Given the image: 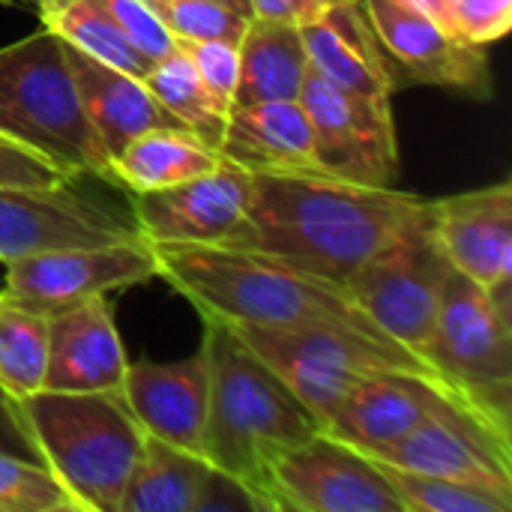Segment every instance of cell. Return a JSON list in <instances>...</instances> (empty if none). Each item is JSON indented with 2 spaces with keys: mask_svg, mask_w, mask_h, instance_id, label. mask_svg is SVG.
Wrapping results in <instances>:
<instances>
[{
  "mask_svg": "<svg viewBox=\"0 0 512 512\" xmlns=\"http://www.w3.org/2000/svg\"><path fill=\"white\" fill-rule=\"evenodd\" d=\"M219 156L249 174H321L312 126L300 99L231 108Z\"/></svg>",
  "mask_w": 512,
  "mask_h": 512,
  "instance_id": "obj_22",
  "label": "cell"
},
{
  "mask_svg": "<svg viewBox=\"0 0 512 512\" xmlns=\"http://www.w3.org/2000/svg\"><path fill=\"white\" fill-rule=\"evenodd\" d=\"M279 512H405L378 462L321 429L270 465Z\"/></svg>",
  "mask_w": 512,
  "mask_h": 512,
  "instance_id": "obj_10",
  "label": "cell"
},
{
  "mask_svg": "<svg viewBox=\"0 0 512 512\" xmlns=\"http://www.w3.org/2000/svg\"><path fill=\"white\" fill-rule=\"evenodd\" d=\"M375 462L381 474L390 480V486L396 489L405 512H512V495H501L495 489L474 486V483L408 471L381 459Z\"/></svg>",
  "mask_w": 512,
  "mask_h": 512,
  "instance_id": "obj_29",
  "label": "cell"
},
{
  "mask_svg": "<svg viewBox=\"0 0 512 512\" xmlns=\"http://www.w3.org/2000/svg\"><path fill=\"white\" fill-rule=\"evenodd\" d=\"M213 465L201 453L144 435L117 512H195Z\"/></svg>",
  "mask_w": 512,
  "mask_h": 512,
  "instance_id": "obj_25",
  "label": "cell"
},
{
  "mask_svg": "<svg viewBox=\"0 0 512 512\" xmlns=\"http://www.w3.org/2000/svg\"><path fill=\"white\" fill-rule=\"evenodd\" d=\"M126 408L144 429L165 444L204 456L210 405V369L204 345L177 363H132L123 375Z\"/></svg>",
  "mask_w": 512,
  "mask_h": 512,
  "instance_id": "obj_18",
  "label": "cell"
},
{
  "mask_svg": "<svg viewBox=\"0 0 512 512\" xmlns=\"http://www.w3.org/2000/svg\"><path fill=\"white\" fill-rule=\"evenodd\" d=\"M237 90L231 108H252L264 102H297L309 54L300 24L249 18L237 42Z\"/></svg>",
  "mask_w": 512,
  "mask_h": 512,
  "instance_id": "obj_23",
  "label": "cell"
},
{
  "mask_svg": "<svg viewBox=\"0 0 512 512\" xmlns=\"http://www.w3.org/2000/svg\"><path fill=\"white\" fill-rule=\"evenodd\" d=\"M366 453L408 471L474 483L501 495H512L510 438L501 435L474 408L444 411L411 429L399 441Z\"/></svg>",
  "mask_w": 512,
  "mask_h": 512,
  "instance_id": "obj_15",
  "label": "cell"
},
{
  "mask_svg": "<svg viewBox=\"0 0 512 512\" xmlns=\"http://www.w3.org/2000/svg\"><path fill=\"white\" fill-rule=\"evenodd\" d=\"M213 3H225V6H234L240 12H249V0H213ZM252 15V12H249Z\"/></svg>",
  "mask_w": 512,
  "mask_h": 512,
  "instance_id": "obj_40",
  "label": "cell"
},
{
  "mask_svg": "<svg viewBox=\"0 0 512 512\" xmlns=\"http://www.w3.org/2000/svg\"><path fill=\"white\" fill-rule=\"evenodd\" d=\"M144 84L165 105V111H171L192 135L219 150L228 108L207 90V84L198 78L195 66L180 48L153 63L150 72L144 75Z\"/></svg>",
  "mask_w": 512,
  "mask_h": 512,
  "instance_id": "obj_27",
  "label": "cell"
},
{
  "mask_svg": "<svg viewBox=\"0 0 512 512\" xmlns=\"http://www.w3.org/2000/svg\"><path fill=\"white\" fill-rule=\"evenodd\" d=\"M3 291L9 300L54 315L75 303L141 285L156 276V255L141 237L108 246L48 249L6 261Z\"/></svg>",
  "mask_w": 512,
  "mask_h": 512,
  "instance_id": "obj_11",
  "label": "cell"
},
{
  "mask_svg": "<svg viewBox=\"0 0 512 512\" xmlns=\"http://www.w3.org/2000/svg\"><path fill=\"white\" fill-rule=\"evenodd\" d=\"M63 54H66L69 72H72V81L78 90L81 111H84L87 123L93 126L96 138L102 141L108 159L120 147H126L132 138H138L150 129H186L150 93L144 78H135L114 66H105L66 42H63Z\"/></svg>",
  "mask_w": 512,
  "mask_h": 512,
  "instance_id": "obj_21",
  "label": "cell"
},
{
  "mask_svg": "<svg viewBox=\"0 0 512 512\" xmlns=\"http://www.w3.org/2000/svg\"><path fill=\"white\" fill-rule=\"evenodd\" d=\"M0 512H81L42 465L0 450Z\"/></svg>",
  "mask_w": 512,
  "mask_h": 512,
  "instance_id": "obj_30",
  "label": "cell"
},
{
  "mask_svg": "<svg viewBox=\"0 0 512 512\" xmlns=\"http://www.w3.org/2000/svg\"><path fill=\"white\" fill-rule=\"evenodd\" d=\"M228 327L297 393L324 429L348 393L372 372L408 369L435 375L423 357L399 342H378L324 327Z\"/></svg>",
  "mask_w": 512,
  "mask_h": 512,
  "instance_id": "obj_7",
  "label": "cell"
},
{
  "mask_svg": "<svg viewBox=\"0 0 512 512\" xmlns=\"http://www.w3.org/2000/svg\"><path fill=\"white\" fill-rule=\"evenodd\" d=\"M321 0H249L252 18L264 21H288V24H303L309 15H315Z\"/></svg>",
  "mask_w": 512,
  "mask_h": 512,
  "instance_id": "obj_38",
  "label": "cell"
},
{
  "mask_svg": "<svg viewBox=\"0 0 512 512\" xmlns=\"http://www.w3.org/2000/svg\"><path fill=\"white\" fill-rule=\"evenodd\" d=\"M0 135L72 180H108V153L81 111L63 42L48 27L0 48Z\"/></svg>",
  "mask_w": 512,
  "mask_h": 512,
  "instance_id": "obj_5",
  "label": "cell"
},
{
  "mask_svg": "<svg viewBox=\"0 0 512 512\" xmlns=\"http://www.w3.org/2000/svg\"><path fill=\"white\" fill-rule=\"evenodd\" d=\"M156 279L168 282L207 321L252 327H324L378 342L387 336L351 294L273 255L228 246H150Z\"/></svg>",
  "mask_w": 512,
  "mask_h": 512,
  "instance_id": "obj_2",
  "label": "cell"
},
{
  "mask_svg": "<svg viewBox=\"0 0 512 512\" xmlns=\"http://www.w3.org/2000/svg\"><path fill=\"white\" fill-rule=\"evenodd\" d=\"M321 3H333V0H321Z\"/></svg>",
  "mask_w": 512,
  "mask_h": 512,
  "instance_id": "obj_41",
  "label": "cell"
},
{
  "mask_svg": "<svg viewBox=\"0 0 512 512\" xmlns=\"http://www.w3.org/2000/svg\"><path fill=\"white\" fill-rule=\"evenodd\" d=\"M0 138H3V135H0Z\"/></svg>",
  "mask_w": 512,
  "mask_h": 512,
  "instance_id": "obj_42",
  "label": "cell"
},
{
  "mask_svg": "<svg viewBox=\"0 0 512 512\" xmlns=\"http://www.w3.org/2000/svg\"><path fill=\"white\" fill-rule=\"evenodd\" d=\"M156 18L168 27L174 39H222V42H240L249 12H240L225 3L213 0H144Z\"/></svg>",
  "mask_w": 512,
  "mask_h": 512,
  "instance_id": "obj_31",
  "label": "cell"
},
{
  "mask_svg": "<svg viewBox=\"0 0 512 512\" xmlns=\"http://www.w3.org/2000/svg\"><path fill=\"white\" fill-rule=\"evenodd\" d=\"M141 237L111 207L66 186H0V264L72 246H108Z\"/></svg>",
  "mask_w": 512,
  "mask_h": 512,
  "instance_id": "obj_14",
  "label": "cell"
},
{
  "mask_svg": "<svg viewBox=\"0 0 512 512\" xmlns=\"http://www.w3.org/2000/svg\"><path fill=\"white\" fill-rule=\"evenodd\" d=\"M252 174L228 159L216 171L138 192L132 201L135 231L150 246H228L234 249L246 231Z\"/></svg>",
  "mask_w": 512,
  "mask_h": 512,
  "instance_id": "obj_12",
  "label": "cell"
},
{
  "mask_svg": "<svg viewBox=\"0 0 512 512\" xmlns=\"http://www.w3.org/2000/svg\"><path fill=\"white\" fill-rule=\"evenodd\" d=\"M450 33L468 45H492L512 27V0H447Z\"/></svg>",
  "mask_w": 512,
  "mask_h": 512,
  "instance_id": "obj_32",
  "label": "cell"
},
{
  "mask_svg": "<svg viewBox=\"0 0 512 512\" xmlns=\"http://www.w3.org/2000/svg\"><path fill=\"white\" fill-rule=\"evenodd\" d=\"M42 27H48L57 39L78 48L81 54L135 78H144L153 66L120 33V27L99 0H60L51 12L42 15Z\"/></svg>",
  "mask_w": 512,
  "mask_h": 512,
  "instance_id": "obj_26",
  "label": "cell"
},
{
  "mask_svg": "<svg viewBox=\"0 0 512 512\" xmlns=\"http://www.w3.org/2000/svg\"><path fill=\"white\" fill-rule=\"evenodd\" d=\"M177 48L189 57L198 78L207 84V90L231 111L234 90H237V45L222 39H177Z\"/></svg>",
  "mask_w": 512,
  "mask_h": 512,
  "instance_id": "obj_33",
  "label": "cell"
},
{
  "mask_svg": "<svg viewBox=\"0 0 512 512\" xmlns=\"http://www.w3.org/2000/svg\"><path fill=\"white\" fill-rule=\"evenodd\" d=\"M48 315L33 312L0 294V390L12 399L45 387Z\"/></svg>",
  "mask_w": 512,
  "mask_h": 512,
  "instance_id": "obj_28",
  "label": "cell"
},
{
  "mask_svg": "<svg viewBox=\"0 0 512 512\" xmlns=\"http://www.w3.org/2000/svg\"><path fill=\"white\" fill-rule=\"evenodd\" d=\"M201 345L210 369L204 459L279 512L270 495L273 459L324 426L228 324L207 318Z\"/></svg>",
  "mask_w": 512,
  "mask_h": 512,
  "instance_id": "obj_3",
  "label": "cell"
},
{
  "mask_svg": "<svg viewBox=\"0 0 512 512\" xmlns=\"http://www.w3.org/2000/svg\"><path fill=\"white\" fill-rule=\"evenodd\" d=\"M300 105L312 126L321 174L360 186L396 183L399 141L390 99L348 93L309 66Z\"/></svg>",
  "mask_w": 512,
  "mask_h": 512,
  "instance_id": "obj_9",
  "label": "cell"
},
{
  "mask_svg": "<svg viewBox=\"0 0 512 512\" xmlns=\"http://www.w3.org/2000/svg\"><path fill=\"white\" fill-rule=\"evenodd\" d=\"M429 369L468 399L501 435L512 417V315L459 270L450 273L435 330L420 354Z\"/></svg>",
  "mask_w": 512,
  "mask_h": 512,
  "instance_id": "obj_6",
  "label": "cell"
},
{
  "mask_svg": "<svg viewBox=\"0 0 512 512\" xmlns=\"http://www.w3.org/2000/svg\"><path fill=\"white\" fill-rule=\"evenodd\" d=\"M72 177L36 150L0 138V186H69Z\"/></svg>",
  "mask_w": 512,
  "mask_h": 512,
  "instance_id": "obj_35",
  "label": "cell"
},
{
  "mask_svg": "<svg viewBox=\"0 0 512 512\" xmlns=\"http://www.w3.org/2000/svg\"><path fill=\"white\" fill-rule=\"evenodd\" d=\"M3 3H18V6L36 9V12H39V18H42V15H45V12H51L60 0H3Z\"/></svg>",
  "mask_w": 512,
  "mask_h": 512,
  "instance_id": "obj_39",
  "label": "cell"
},
{
  "mask_svg": "<svg viewBox=\"0 0 512 512\" xmlns=\"http://www.w3.org/2000/svg\"><path fill=\"white\" fill-rule=\"evenodd\" d=\"M126 351L105 297L48 315L45 387L54 393H120Z\"/></svg>",
  "mask_w": 512,
  "mask_h": 512,
  "instance_id": "obj_19",
  "label": "cell"
},
{
  "mask_svg": "<svg viewBox=\"0 0 512 512\" xmlns=\"http://www.w3.org/2000/svg\"><path fill=\"white\" fill-rule=\"evenodd\" d=\"M0 450L12 453V456H21V459H30V462H42L36 447H33L30 432L24 429V423L18 417L15 399L9 393H3V390H0Z\"/></svg>",
  "mask_w": 512,
  "mask_h": 512,
  "instance_id": "obj_37",
  "label": "cell"
},
{
  "mask_svg": "<svg viewBox=\"0 0 512 512\" xmlns=\"http://www.w3.org/2000/svg\"><path fill=\"white\" fill-rule=\"evenodd\" d=\"M432 228L450 267L489 288L512 276V180L432 201Z\"/></svg>",
  "mask_w": 512,
  "mask_h": 512,
  "instance_id": "obj_17",
  "label": "cell"
},
{
  "mask_svg": "<svg viewBox=\"0 0 512 512\" xmlns=\"http://www.w3.org/2000/svg\"><path fill=\"white\" fill-rule=\"evenodd\" d=\"M453 267L441 252L429 210L393 243L375 252L345 282L351 300L399 345L423 354Z\"/></svg>",
  "mask_w": 512,
  "mask_h": 512,
  "instance_id": "obj_8",
  "label": "cell"
},
{
  "mask_svg": "<svg viewBox=\"0 0 512 512\" xmlns=\"http://www.w3.org/2000/svg\"><path fill=\"white\" fill-rule=\"evenodd\" d=\"M42 465L81 512H117L144 429L120 393L39 390L15 399Z\"/></svg>",
  "mask_w": 512,
  "mask_h": 512,
  "instance_id": "obj_4",
  "label": "cell"
},
{
  "mask_svg": "<svg viewBox=\"0 0 512 512\" xmlns=\"http://www.w3.org/2000/svg\"><path fill=\"white\" fill-rule=\"evenodd\" d=\"M360 6L384 57L414 84L441 87L480 102L492 99L486 48L456 39L414 0H360Z\"/></svg>",
  "mask_w": 512,
  "mask_h": 512,
  "instance_id": "obj_13",
  "label": "cell"
},
{
  "mask_svg": "<svg viewBox=\"0 0 512 512\" xmlns=\"http://www.w3.org/2000/svg\"><path fill=\"white\" fill-rule=\"evenodd\" d=\"M300 33L309 66L330 84L369 99H393L396 78L360 0L321 3L318 12L300 24Z\"/></svg>",
  "mask_w": 512,
  "mask_h": 512,
  "instance_id": "obj_20",
  "label": "cell"
},
{
  "mask_svg": "<svg viewBox=\"0 0 512 512\" xmlns=\"http://www.w3.org/2000/svg\"><path fill=\"white\" fill-rule=\"evenodd\" d=\"M105 12L114 18L120 33L150 60L159 63L177 48V39L168 33V27L156 18V12L144 0H99Z\"/></svg>",
  "mask_w": 512,
  "mask_h": 512,
  "instance_id": "obj_34",
  "label": "cell"
},
{
  "mask_svg": "<svg viewBox=\"0 0 512 512\" xmlns=\"http://www.w3.org/2000/svg\"><path fill=\"white\" fill-rule=\"evenodd\" d=\"M228 512V510H243V512H270L264 498H258L246 483L234 480L231 474L222 471H210L201 498H198V510L195 512Z\"/></svg>",
  "mask_w": 512,
  "mask_h": 512,
  "instance_id": "obj_36",
  "label": "cell"
},
{
  "mask_svg": "<svg viewBox=\"0 0 512 512\" xmlns=\"http://www.w3.org/2000/svg\"><path fill=\"white\" fill-rule=\"evenodd\" d=\"M429 210L396 186H360L327 174H252L246 231L234 249L273 255L297 270L345 282Z\"/></svg>",
  "mask_w": 512,
  "mask_h": 512,
  "instance_id": "obj_1",
  "label": "cell"
},
{
  "mask_svg": "<svg viewBox=\"0 0 512 512\" xmlns=\"http://www.w3.org/2000/svg\"><path fill=\"white\" fill-rule=\"evenodd\" d=\"M219 162V150L186 129H150L108 159V183L138 195L210 174Z\"/></svg>",
  "mask_w": 512,
  "mask_h": 512,
  "instance_id": "obj_24",
  "label": "cell"
},
{
  "mask_svg": "<svg viewBox=\"0 0 512 512\" xmlns=\"http://www.w3.org/2000/svg\"><path fill=\"white\" fill-rule=\"evenodd\" d=\"M453 408L474 405L435 375L381 369L366 375L348 393V399L330 417L327 432L360 450H378Z\"/></svg>",
  "mask_w": 512,
  "mask_h": 512,
  "instance_id": "obj_16",
  "label": "cell"
}]
</instances>
